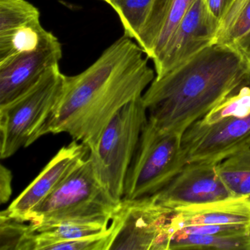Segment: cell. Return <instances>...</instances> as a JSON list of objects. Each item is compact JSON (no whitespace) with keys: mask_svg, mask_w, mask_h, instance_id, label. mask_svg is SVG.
<instances>
[{"mask_svg":"<svg viewBox=\"0 0 250 250\" xmlns=\"http://www.w3.org/2000/svg\"><path fill=\"white\" fill-rule=\"evenodd\" d=\"M250 114V82L228 96L199 121L203 124H213L226 118H242Z\"/></svg>","mask_w":250,"mask_h":250,"instance_id":"obj_21","label":"cell"},{"mask_svg":"<svg viewBox=\"0 0 250 250\" xmlns=\"http://www.w3.org/2000/svg\"><path fill=\"white\" fill-rule=\"evenodd\" d=\"M250 250V229L230 234H187L175 235L168 250Z\"/></svg>","mask_w":250,"mask_h":250,"instance_id":"obj_15","label":"cell"},{"mask_svg":"<svg viewBox=\"0 0 250 250\" xmlns=\"http://www.w3.org/2000/svg\"><path fill=\"white\" fill-rule=\"evenodd\" d=\"M147 120L143 96L131 101L111 118L89 151L99 181L118 203L124 197L125 177Z\"/></svg>","mask_w":250,"mask_h":250,"instance_id":"obj_3","label":"cell"},{"mask_svg":"<svg viewBox=\"0 0 250 250\" xmlns=\"http://www.w3.org/2000/svg\"><path fill=\"white\" fill-rule=\"evenodd\" d=\"M120 204L102 185L87 156L25 222L32 226L68 220L111 222Z\"/></svg>","mask_w":250,"mask_h":250,"instance_id":"obj_4","label":"cell"},{"mask_svg":"<svg viewBox=\"0 0 250 250\" xmlns=\"http://www.w3.org/2000/svg\"><path fill=\"white\" fill-rule=\"evenodd\" d=\"M153 0H111L109 5L119 17L124 36L137 40L150 12Z\"/></svg>","mask_w":250,"mask_h":250,"instance_id":"obj_19","label":"cell"},{"mask_svg":"<svg viewBox=\"0 0 250 250\" xmlns=\"http://www.w3.org/2000/svg\"><path fill=\"white\" fill-rule=\"evenodd\" d=\"M222 225H250V194L176 208L168 220L167 235L169 244L172 235L187 227Z\"/></svg>","mask_w":250,"mask_h":250,"instance_id":"obj_13","label":"cell"},{"mask_svg":"<svg viewBox=\"0 0 250 250\" xmlns=\"http://www.w3.org/2000/svg\"><path fill=\"white\" fill-rule=\"evenodd\" d=\"M62 57V45L50 32L37 47L0 64V106L30 90L48 70L59 65Z\"/></svg>","mask_w":250,"mask_h":250,"instance_id":"obj_10","label":"cell"},{"mask_svg":"<svg viewBox=\"0 0 250 250\" xmlns=\"http://www.w3.org/2000/svg\"><path fill=\"white\" fill-rule=\"evenodd\" d=\"M250 62L232 46L213 44L156 78L143 95L148 121L161 131L183 135L244 84Z\"/></svg>","mask_w":250,"mask_h":250,"instance_id":"obj_2","label":"cell"},{"mask_svg":"<svg viewBox=\"0 0 250 250\" xmlns=\"http://www.w3.org/2000/svg\"><path fill=\"white\" fill-rule=\"evenodd\" d=\"M10 216L5 210L0 213V250H24L33 232L30 224Z\"/></svg>","mask_w":250,"mask_h":250,"instance_id":"obj_22","label":"cell"},{"mask_svg":"<svg viewBox=\"0 0 250 250\" xmlns=\"http://www.w3.org/2000/svg\"><path fill=\"white\" fill-rule=\"evenodd\" d=\"M216 167L231 197L250 194V147L233 153L219 162Z\"/></svg>","mask_w":250,"mask_h":250,"instance_id":"obj_16","label":"cell"},{"mask_svg":"<svg viewBox=\"0 0 250 250\" xmlns=\"http://www.w3.org/2000/svg\"><path fill=\"white\" fill-rule=\"evenodd\" d=\"M182 136L161 131L147 120L125 177L123 200L156 195L182 170L188 164Z\"/></svg>","mask_w":250,"mask_h":250,"instance_id":"obj_6","label":"cell"},{"mask_svg":"<svg viewBox=\"0 0 250 250\" xmlns=\"http://www.w3.org/2000/svg\"><path fill=\"white\" fill-rule=\"evenodd\" d=\"M13 175L11 171L3 165L0 166V202L7 203L12 194Z\"/></svg>","mask_w":250,"mask_h":250,"instance_id":"obj_23","label":"cell"},{"mask_svg":"<svg viewBox=\"0 0 250 250\" xmlns=\"http://www.w3.org/2000/svg\"><path fill=\"white\" fill-rule=\"evenodd\" d=\"M65 80L66 76L56 65L24 94L0 106L1 159L11 157L37 140L39 130L62 97Z\"/></svg>","mask_w":250,"mask_h":250,"instance_id":"obj_5","label":"cell"},{"mask_svg":"<svg viewBox=\"0 0 250 250\" xmlns=\"http://www.w3.org/2000/svg\"><path fill=\"white\" fill-rule=\"evenodd\" d=\"M219 24L204 0H194L160 55L153 61L156 78L163 77L215 44Z\"/></svg>","mask_w":250,"mask_h":250,"instance_id":"obj_9","label":"cell"},{"mask_svg":"<svg viewBox=\"0 0 250 250\" xmlns=\"http://www.w3.org/2000/svg\"><path fill=\"white\" fill-rule=\"evenodd\" d=\"M173 209L154 196L121 200L111 221L109 250H168L167 224Z\"/></svg>","mask_w":250,"mask_h":250,"instance_id":"obj_7","label":"cell"},{"mask_svg":"<svg viewBox=\"0 0 250 250\" xmlns=\"http://www.w3.org/2000/svg\"><path fill=\"white\" fill-rule=\"evenodd\" d=\"M250 31V0H235L219 20L215 44L235 46Z\"/></svg>","mask_w":250,"mask_h":250,"instance_id":"obj_17","label":"cell"},{"mask_svg":"<svg viewBox=\"0 0 250 250\" xmlns=\"http://www.w3.org/2000/svg\"><path fill=\"white\" fill-rule=\"evenodd\" d=\"M250 147V114L229 118L213 124L200 121L182 136V149L187 162L218 164L240 150Z\"/></svg>","mask_w":250,"mask_h":250,"instance_id":"obj_8","label":"cell"},{"mask_svg":"<svg viewBox=\"0 0 250 250\" xmlns=\"http://www.w3.org/2000/svg\"><path fill=\"white\" fill-rule=\"evenodd\" d=\"M103 1H104L105 2H106V3L109 4L111 0H103Z\"/></svg>","mask_w":250,"mask_h":250,"instance_id":"obj_26","label":"cell"},{"mask_svg":"<svg viewBox=\"0 0 250 250\" xmlns=\"http://www.w3.org/2000/svg\"><path fill=\"white\" fill-rule=\"evenodd\" d=\"M217 164L190 162L156 194L159 203L172 208L213 203L231 197L217 172Z\"/></svg>","mask_w":250,"mask_h":250,"instance_id":"obj_12","label":"cell"},{"mask_svg":"<svg viewBox=\"0 0 250 250\" xmlns=\"http://www.w3.org/2000/svg\"><path fill=\"white\" fill-rule=\"evenodd\" d=\"M89 151L87 146L76 140L62 147L5 211L11 217L25 222L27 216L87 159Z\"/></svg>","mask_w":250,"mask_h":250,"instance_id":"obj_11","label":"cell"},{"mask_svg":"<svg viewBox=\"0 0 250 250\" xmlns=\"http://www.w3.org/2000/svg\"><path fill=\"white\" fill-rule=\"evenodd\" d=\"M145 55L124 35L87 69L66 76L62 97L39 130L37 140L45 134L66 133L90 150L114 115L143 96L154 80Z\"/></svg>","mask_w":250,"mask_h":250,"instance_id":"obj_1","label":"cell"},{"mask_svg":"<svg viewBox=\"0 0 250 250\" xmlns=\"http://www.w3.org/2000/svg\"><path fill=\"white\" fill-rule=\"evenodd\" d=\"M235 47L238 48L250 62V31L238 42Z\"/></svg>","mask_w":250,"mask_h":250,"instance_id":"obj_25","label":"cell"},{"mask_svg":"<svg viewBox=\"0 0 250 250\" xmlns=\"http://www.w3.org/2000/svg\"><path fill=\"white\" fill-rule=\"evenodd\" d=\"M194 0H153L150 12L137 44L147 58L154 61L179 25Z\"/></svg>","mask_w":250,"mask_h":250,"instance_id":"obj_14","label":"cell"},{"mask_svg":"<svg viewBox=\"0 0 250 250\" xmlns=\"http://www.w3.org/2000/svg\"><path fill=\"white\" fill-rule=\"evenodd\" d=\"M40 18L39 10L27 0H0V36Z\"/></svg>","mask_w":250,"mask_h":250,"instance_id":"obj_20","label":"cell"},{"mask_svg":"<svg viewBox=\"0 0 250 250\" xmlns=\"http://www.w3.org/2000/svg\"><path fill=\"white\" fill-rule=\"evenodd\" d=\"M235 0H204L212 15L220 20Z\"/></svg>","mask_w":250,"mask_h":250,"instance_id":"obj_24","label":"cell"},{"mask_svg":"<svg viewBox=\"0 0 250 250\" xmlns=\"http://www.w3.org/2000/svg\"><path fill=\"white\" fill-rule=\"evenodd\" d=\"M49 33L43 28L41 20H37L9 34L0 36V64L21 52L37 47Z\"/></svg>","mask_w":250,"mask_h":250,"instance_id":"obj_18","label":"cell"}]
</instances>
